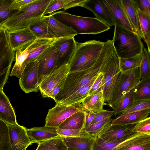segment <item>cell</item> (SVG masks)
Returning a JSON list of instances; mask_svg holds the SVG:
<instances>
[{"label": "cell", "instance_id": "obj_50", "mask_svg": "<svg viewBox=\"0 0 150 150\" xmlns=\"http://www.w3.org/2000/svg\"><path fill=\"white\" fill-rule=\"evenodd\" d=\"M67 75L59 81L56 85L52 91L49 98L54 100L56 95L62 90Z\"/></svg>", "mask_w": 150, "mask_h": 150}, {"label": "cell", "instance_id": "obj_35", "mask_svg": "<svg viewBox=\"0 0 150 150\" xmlns=\"http://www.w3.org/2000/svg\"><path fill=\"white\" fill-rule=\"evenodd\" d=\"M135 91V101L150 100V78L140 81Z\"/></svg>", "mask_w": 150, "mask_h": 150}, {"label": "cell", "instance_id": "obj_14", "mask_svg": "<svg viewBox=\"0 0 150 150\" xmlns=\"http://www.w3.org/2000/svg\"><path fill=\"white\" fill-rule=\"evenodd\" d=\"M12 150H26L33 143L28 136L26 128L18 124H7Z\"/></svg>", "mask_w": 150, "mask_h": 150}, {"label": "cell", "instance_id": "obj_41", "mask_svg": "<svg viewBox=\"0 0 150 150\" xmlns=\"http://www.w3.org/2000/svg\"><path fill=\"white\" fill-rule=\"evenodd\" d=\"M13 0H0V25L17 10H10L8 7Z\"/></svg>", "mask_w": 150, "mask_h": 150}, {"label": "cell", "instance_id": "obj_11", "mask_svg": "<svg viewBox=\"0 0 150 150\" xmlns=\"http://www.w3.org/2000/svg\"><path fill=\"white\" fill-rule=\"evenodd\" d=\"M52 43L58 52L56 67L69 63L75 51L77 42L74 37L61 38L54 40Z\"/></svg>", "mask_w": 150, "mask_h": 150}, {"label": "cell", "instance_id": "obj_9", "mask_svg": "<svg viewBox=\"0 0 150 150\" xmlns=\"http://www.w3.org/2000/svg\"><path fill=\"white\" fill-rule=\"evenodd\" d=\"M57 56V50L51 43L37 59L39 85L46 76L56 67Z\"/></svg>", "mask_w": 150, "mask_h": 150}, {"label": "cell", "instance_id": "obj_27", "mask_svg": "<svg viewBox=\"0 0 150 150\" xmlns=\"http://www.w3.org/2000/svg\"><path fill=\"white\" fill-rule=\"evenodd\" d=\"M150 108L129 113L112 119L111 125L136 124L148 117Z\"/></svg>", "mask_w": 150, "mask_h": 150}, {"label": "cell", "instance_id": "obj_28", "mask_svg": "<svg viewBox=\"0 0 150 150\" xmlns=\"http://www.w3.org/2000/svg\"><path fill=\"white\" fill-rule=\"evenodd\" d=\"M27 28L36 39H55L42 17L33 22Z\"/></svg>", "mask_w": 150, "mask_h": 150}, {"label": "cell", "instance_id": "obj_19", "mask_svg": "<svg viewBox=\"0 0 150 150\" xmlns=\"http://www.w3.org/2000/svg\"><path fill=\"white\" fill-rule=\"evenodd\" d=\"M42 18L47 25L55 39L65 37H74L77 35L71 28L58 21L51 14L43 16Z\"/></svg>", "mask_w": 150, "mask_h": 150}, {"label": "cell", "instance_id": "obj_48", "mask_svg": "<svg viewBox=\"0 0 150 150\" xmlns=\"http://www.w3.org/2000/svg\"><path fill=\"white\" fill-rule=\"evenodd\" d=\"M137 9L140 11L150 16V0H134Z\"/></svg>", "mask_w": 150, "mask_h": 150}, {"label": "cell", "instance_id": "obj_20", "mask_svg": "<svg viewBox=\"0 0 150 150\" xmlns=\"http://www.w3.org/2000/svg\"><path fill=\"white\" fill-rule=\"evenodd\" d=\"M58 128L45 126L26 128L27 134L33 143L42 142L59 136L57 132Z\"/></svg>", "mask_w": 150, "mask_h": 150}, {"label": "cell", "instance_id": "obj_54", "mask_svg": "<svg viewBox=\"0 0 150 150\" xmlns=\"http://www.w3.org/2000/svg\"><path fill=\"white\" fill-rule=\"evenodd\" d=\"M68 150H71L69 149H68Z\"/></svg>", "mask_w": 150, "mask_h": 150}, {"label": "cell", "instance_id": "obj_26", "mask_svg": "<svg viewBox=\"0 0 150 150\" xmlns=\"http://www.w3.org/2000/svg\"><path fill=\"white\" fill-rule=\"evenodd\" d=\"M103 90L101 89L88 95L82 101L81 104L84 110L96 113L104 110Z\"/></svg>", "mask_w": 150, "mask_h": 150}, {"label": "cell", "instance_id": "obj_36", "mask_svg": "<svg viewBox=\"0 0 150 150\" xmlns=\"http://www.w3.org/2000/svg\"><path fill=\"white\" fill-rule=\"evenodd\" d=\"M142 57V54L128 58H118L119 68L122 73L139 67Z\"/></svg>", "mask_w": 150, "mask_h": 150}, {"label": "cell", "instance_id": "obj_40", "mask_svg": "<svg viewBox=\"0 0 150 150\" xmlns=\"http://www.w3.org/2000/svg\"><path fill=\"white\" fill-rule=\"evenodd\" d=\"M64 137L59 136L42 142L46 150H68L63 141Z\"/></svg>", "mask_w": 150, "mask_h": 150}, {"label": "cell", "instance_id": "obj_44", "mask_svg": "<svg viewBox=\"0 0 150 150\" xmlns=\"http://www.w3.org/2000/svg\"><path fill=\"white\" fill-rule=\"evenodd\" d=\"M134 132L150 135V117H148L136 124L132 129Z\"/></svg>", "mask_w": 150, "mask_h": 150}, {"label": "cell", "instance_id": "obj_23", "mask_svg": "<svg viewBox=\"0 0 150 150\" xmlns=\"http://www.w3.org/2000/svg\"><path fill=\"white\" fill-rule=\"evenodd\" d=\"M15 58V52L11 48L0 54V89L3 90L7 81Z\"/></svg>", "mask_w": 150, "mask_h": 150}, {"label": "cell", "instance_id": "obj_7", "mask_svg": "<svg viewBox=\"0 0 150 150\" xmlns=\"http://www.w3.org/2000/svg\"><path fill=\"white\" fill-rule=\"evenodd\" d=\"M140 82L139 67L122 73L114 96L110 103L107 105L115 110L124 96L136 88Z\"/></svg>", "mask_w": 150, "mask_h": 150}, {"label": "cell", "instance_id": "obj_13", "mask_svg": "<svg viewBox=\"0 0 150 150\" xmlns=\"http://www.w3.org/2000/svg\"><path fill=\"white\" fill-rule=\"evenodd\" d=\"M69 72L68 64L56 67L50 72L39 85L42 96L49 97L56 85Z\"/></svg>", "mask_w": 150, "mask_h": 150}, {"label": "cell", "instance_id": "obj_37", "mask_svg": "<svg viewBox=\"0 0 150 150\" xmlns=\"http://www.w3.org/2000/svg\"><path fill=\"white\" fill-rule=\"evenodd\" d=\"M150 54L144 48L139 67L140 81L150 78Z\"/></svg>", "mask_w": 150, "mask_h": 150}, {"label": "cell", "instance_id": "obj_42", "mask_svg": "<svg viewBox=\"0 0 150 150\" xmlns=\"http://www.w3.org/2000/svg\"><path fill=\"white\" fill-rule=\"evenodd\" d=\"M149 108H150V100L135 101L133 105L119 114L117 117L122 116L129 113Z\"/></svg>", "mask_w": 150, "mask_h": 150}, {"label": "cell", "instance_id": "obj_51", "mask_svg": "<svg viewBox=\"0 0 150 150\" xmlns=\"http://www.w3.org/2000/svg\"><path fill=\"white\" fill-rule=\"evenodd\" d=\"M85 119L84 126V129L87 128L91 124L94 120L96 113L85 110Z\"/></svg>", "mask_w": 150, "mask_h": 150}, {"label": "cell", "instance_id": "obj_38", "mask_svg": "<svg viewBox=\"0 0 150 150\" xmlns=\"http://www.w3.org/2000/svg\"><path fill=\"white\" fill-rule=\"evenodd\" d=\"M112 116H110L103 120L91 124L85 129L87 133L90 135L95 138L108 125H110L112 120Z\"/></svg>", "mask_w": 150, "mask_h": 150}, {"label": "cell", "instance_id": "obj_52", "mask_svg": "<svg viewBox=\"0 0 150 150\" xmlns=\"http://www.w3.org/2000/svg\"><path fill=\"white\" fill-rule=\"evenodd\" d=\"M38 144V147L36 150H46L45 146L43 144L39 143Z\"/></svg>", "mask_w": 150, "mask_h": 150}, {"label": "cell", "instance_id": "obj_2", "mask_svg": "<svg viewBox=\"0 0 150 150\" xmlns=\"http://www.w3.org/2000/svg\"><path fill=\"white\" fill-rule=\"evenodd\" d=\"M112 41L118 58H128L142 54L144 45L137 34L116 24Z\"/></svg>", "mask_w": 150, "mask_h": 150}, {"label": "cell", "instance_id": "obj_1", "mask_svg": "<svg viewBox=\"0 0 150 150\" xmlns=\"http://www.w3.org/2000/svg\"><path fill=\"white\" fill-rule=\"evenodd\" d=\"M115 51L112 40L105 42L96 40L77 42L76 48L69 64V72L89 69L99 61Z\"/></svg>", "mask_w": 150, "mask_h": 150}, {"label": "cell", "instance_id": "obj_3", "mask_svg": "<svg viewBox=\"0 0 150 150\" xmlns=\"http://www.w3.org/2000/svg\"><path fill=\"white\" fill-rule=\"evenodd\" d=\"M52 16L59 22L70 27L77 34L96 35L110 28L96 18L84 17L69 13L65 10L54 12Z\"/></svg>", "mask_w": 150, "mask_h": 150}, {"label": "cell", "instance_id": "obj_25", "mask_svg": "<svg viewBox=\"0 0 150 150\" xmlns=\"http://www.w3.org/2000/svg\"><path fill=\"white\" fill-rule=\"evenodd\" d=\"M134 32L141 38L137 8L134 0H120Z\"/></svg>", "mask_w": 150, "mask_h": 150}, {"label": "cell", "instance_id": "obj_21", "mask_svg": "<svg viewBox=\"0 0 150 150\" xmlns=\"http://www.w3.org/2000/svg\"><path fill=\"white\" fill-rule=\"evenodd\" d=\"M54 40L36 39L34 42L28 45V49L29 54L21 66V73L25 66L30 62L36 60L38 57L51 44Z\"/></svg>", "mask_w": 150, "mask_h": 150}, {"label": "cell", "instance_id": "obj_32", "mask_svg": "<svg viewBox=\"0 0 150 150\" xmlns=\"http://www.w3.org/2000/svg\"><path fill=\"white\" fill-rule=\"evenodd\" d=\"M142 38L146 43L150 54V16L139 10L137 8Z\"/></svg>", "mask_w": 150, "mask_h": 150}, {"label": "cell", "instance_id": "obj_34", "mask_svg": "<svg viewBox=\"0 0 150 150\" xmlns=\"http://www.w3.org/2000/svg\"><path fill=\"white\" fill-rule=\"evenodd\" d=\"M135 88L127 93L122 98L116 108L113 110L114 115L115 116H117L134 103L135 102Z\"/></svg>", "mask_w": 150, "mask_h": 150}, {"label": "cell", "instance_id": "obj_24", "mask_svg": "<svg viewBox=\"0 0 150 150\" xmlns=\"http://www.w3.org/2000/svg\"><path fill=\"white\" fill-rule=\"evenodd\" d=\"M95 138L88 135L64 137L63 140L68 148L71 150H92Z\"/></svg>", "mask_w": 150, "mask_h": 150}, {"label": "cell", "instance_id": "obj_53", "mask_svg": "<svg viewBox=\"0 0 150 150\" xmlns=\"http://www.w3.org/2000/svg\"><path fill=\"white\" fill-rule=\"evenodd\" d=\"M3 28L0 26V31Z\"/></svg>", "mask_w": 150, "mask_h": 150}, {"label": "cell", "instance_id": "obj_22", "mask_svg": "<svg viewBox=\"0 0 150 150\" xmlns=\"http://www.w3.org/2000/svg\"><path fill=\"white\" fill-rule=\"evenodd\" d=\"M0 120L7 124L16 125L17 122L15 111L3 90L0 89Z\"/></svg>", "mask_w": 150, "mask_h": 150}, {"label": "cell", "instance_id": "obj_17", "mask_svg": "<svg viewBox=\"0 0 150 150\" xmlns=\"http://www.w3.org/2000/svg\"><path fill=\"white\" fill-rule=\"evenodd\" d=\"M7 31L10 46L15 52L36 39L27 28Z\"/></svg>", "mask_w": 150, "mask_h": 150}, {"label": "cell", "instance_id": "obj_5", "mask_svg": "<svg viewBox=\"0 0 150 150\" xmlns=\"http://www.w3.org/2000/svg\"><path fill=\"white\" fill-rule=\"evenodd\" d=\"M108 58H103L93 67L85 70L69 72L63 88L54 98L56 104H59L96 76L101 71Z\"/></svg>", "mask_w": 150, "mask_h": 150}, {"label": "cell", "instance_id": "obj_29", "mask_svg": "<svg viewBox=\"0 0 150 150\" xmlns=\"http://www.w3.org/2000/svg\"><path fill=\"white\" fill-rule=\"evenodd\" d=\"M97 75L88 83L80 88L71 95L60 102L59 104L71 105L77 103H81L82 101L89 95L90 90Z\"/></svg>", "mask_w": 150, "mask_h": 150}, {"label": "cell", "instance_id": "obj_43", "mask_svg": "<svg viewBox=\"0 0 150 150\" xmlns=\"http://www.w3.org/2000/svg\"><path fill=\"white\" fill-rule=\"evenodd\" d=\"M57 132L60 136L76 137L89 135L85 129H57Z\"/></svg>", "mask_w": 150, "mask_h": 150}, {"label": "cell", "instance_id": "obj_46", "mask_svg": "<svg viewBox=\"0 0 150 150\" xmlns=\"http://www.w3.org/2000/svg\"><path fill=\"white\" fill-rule=\"evenodd\" d=\"M11 48L8 39V31L3 28L0 31V54Z\"/></svg>", "mask_w": 150, "mask_h": 150}, {"label": "cell", "instance_id": "obj_39", "mask_svg": "<svg viewBox=\"0 0 150 150\" xmlns=\"http://www.w3.org/2000/svg\"><path fill=\"white\" fill-rule=\"evenodd\" d=\"M0 150H12L7 124L0 120Z\"/></svg>", "mask_w": 150, "mask_h": 150}, {"label": "cell", "instance_id": "obj_12", "mask_svg": "<svg viewBox=\"0 0 150 150\" xmlns=\"http://www.w3.org/2000/svg\"><path fill=\"white\" fill-rule=\"evenodd\" d=\"M111 124L97 137L106 141H116L127 139L138 133L132 131L136 124L114 125Z\"/></svg>", "mask_w": 150, "mask_h": 150}, {"label": "cell", "instance_id": "obj_15", "mask_svg": "<svg viewBox=\"0 0 150 150\" xmlns=\"http://www.w3.org/2000/svg\"><path fill=\"white\" fill-rule=\"evenodd\" d=\"M82 7L91 11L96 18L108 25H115L112 17L103 0H85Z\"/></svg>", "mask_w": 150, "mask_h": 150}, {"label": "cell", "instance_id": "obj_47", "mask_svg": "<svg viewBox=\"0 0 150 150\" xmlns=\"http://www.w3.org/2000/svg\"><path fill=\"white\" fill-rule=\"evenodd\" d=\"M35 1V0H13L8 8L10 10L19 11Z\"/></svg>", "mask_w": 150, "mask_h": 150}, {"label": "cell", "instance_id": "obj_31", "mask_svg": "<svg viewBox=\"0 0 150 150\" xmlns=\"http://www.w3.org/2000/svg\"><path fill=\"white\" fill-rule=\"evenodd\" d=\"M85 0H51L46 8L43 16L50 14L58 10H66L76 6H82Z\"/></svg>", "mask_w": 150, "mask_h": 150}, {"label": "cell", "instance_id": "obj_10", "mask_svg": "<svg viewBox=\"0 0 150 150\" xmlns=\"http://www.w3.org/2000/svg\"><path fill=\"white\" fill-rule=\"evenodd\" d=\"M19 79L20 86L25 93L38 91V64L37 60L25 66Z\"/></svg>", "mask_w": 150, "mask_h": 150}, {"label": "cell", "instance_id": "obj_18", "mask_svg": "<svg viewBox=\"0 0 150 150\" xmlns=\"http://www.w3.org/2000/svg\"><path fill=\"white\" fill-rule=\"evenodd\" d=\"M103 1L109 11L115 24L134 32L120 0H103Z\"/></svg>", "mask_w": 150, "mask_h": 150}, {"label": "cell", "instance_id": "obj_49", "mask_svg": "<svg viewBox=\"0 0 150 150\" xmlns=\"http://www.w3.org/2000/svg\"><path fill=\"white\" fill-rule=\"evenodd\" d=\"M114 114V110L110 111L104 110H103L96 113L95 118L91 124L102 121L110 116H112Z\"/></svg>", "mask_w": 150, "mask_h": 150}, {"label": "cell", "instance_id": "obj_45", "mask_svg": "<svg viewBox=\"0 0 150 150\" xmlns=\"http://www.w3.org/2000/svg\"><path fill=\"white\" fill-rule=\"evenodd\" d=\"M105 78L104 73L101 71L97 75L89 92V95H91L101 89H104Z\"/></svg>", "mask_w": 150, "mask_h": 150}, {"label": "cell", "instance_id": "obj_6", "mask_svg": "<svg viewBox=\"0 0 150 150\" xmlns=\"http://www.w3.org/2000/svg\"><path fill=\"white\" fill-rule=\"evenodd\" d=\"M101 71L104 74L103 94L105 104L107 105L111 101L122 74L119 68L118 58L115 50L104 63Z\"/></svg>", "mask_w": 150, "mask_h": 150}, {"label": "cell", "instance_id": "obj_8", "mask_svg": "<svg viewBox=\"0 0 150 150\" xmlns=\"http://www.w3.org/2000/svg\"><path fill=\"white\" fill-rule=\"evenodd\" d=\"M84 110L81 103L71 105L56 104L54 107L48 110L45 118V126L58 128L70 116Z\"/></svg>", "mask_w": 150, "mask_h": 150}, {"label": "cell", "instance_id": "obj_16", "mask_svg": "<svg viewBox=\"0 0 150 150\" xmlns=\"http://www.w3.org/2000/svg\"><path fill=\"white\" fill-rule=\"evenodd\" d=\"M111 150H150V135L137 133Z\"/></svg>", "mask_w": 150, "mask_h": 150}, {"label": "cell", "instance_id": "obj_4", "mask_svg": "<svg viewBox=\"0 0 150 150\" xmlns=\"http://www.w3.org/2000/svg\"><path fill=\"white\" fill-rule=\"evenodd\" d=\"M51 0H35L20 10L18 11L0 26L7 30L26 28L35 20L43 16Z\"/></svg>", "mask_w": 150, "mask_h": 150}, {"label": "cell", "instance_id": "obj_30", "mask_svg": "<svg viewBox=\"0 0 150 150\" xmlns=\"http://www.w3.org/2000/svg\"><path fill=\"white\" fill-rule=\"evenodd\" d=\"M85 110L78 111L64 121L58 127L60 129H84Z\"/></svg>", "mask_w": 150, "mask_h": 150}, {"label": "cell", "instance_id": "obj_33", "mask_svg": "<svg viewBox=\"0 0 150 150\" xmlns=\"http://www.w3.org/2000/svg\"><path fill=\"white\" fill-rule=\"evenodd\" d=\"M30 44L23 46L15 51V62L12 69L10 76H14L19 78H20L21 73V66L29 54L28 47Z\"/></svg>", "mask_w": 150, "mask_h": 150}]
</instances>
